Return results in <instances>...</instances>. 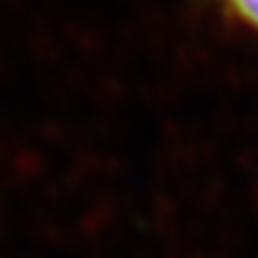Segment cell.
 Returning <instances> with one entry per match:
<instances>
[{
	"mask_svg": "<svg viewBox=\"0 0 258 258\" xmlns=\"http://www.w3.org/2000/svg\"><path fill=\"white\" fill-rule=\"evenodd\" d=\"M245 21H249L254 27H258V0H227Z\"/></svg>",
	"mask_w": 258,
	"mask_h": 258,
	"instance_id": "1",
	"label": "cell"
}]
</instances>
